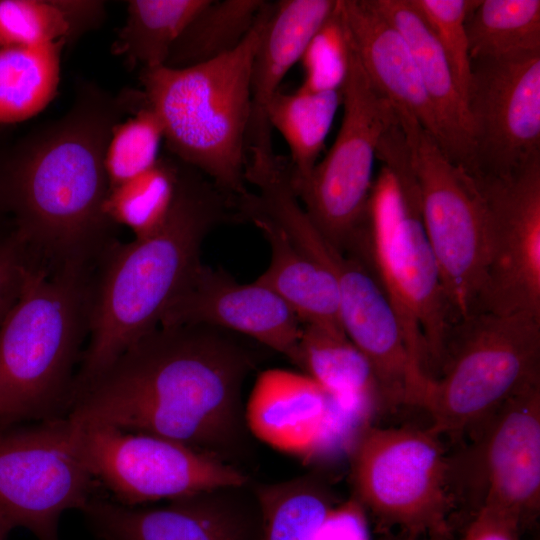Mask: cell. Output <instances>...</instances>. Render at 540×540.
Wrapping results in <instances>:
<instances>
[{"mask_svg": "<svg viewBox=\"0 0 540 540\" xmlns=\"http://www.w3.org/2000/svg\"><path fill=\"white\" fill-rule=\"evenodd\" d=\"M12 528L0 517V540H5Z\"/></svg>", "mask_w": 540, "mask_h": 540, "instance_id": "41", "label": "cell"}, {"mask_svg": "<svg viewBox=\"0 0 540 540\" xmlns=\"http://www.w3.org/2000/svg\"><path fill=\"white\" fill-rule=\"evenodd\" d=\"M69 27L67 45L98 28L105 19V2L99 0H56Z\"/></svg>", "mask_w": 540, "mask_h": 540, "instance_id": "39", "label": "cell"}, {"mask_svg": "<svg viewBox=\"0 0 540 540\" xmlns=\"http://www.w3.org/2000/svg\"><path fill=\"white\" fill-rule=\"evenodd\" d=\"M315 540H370L367 512L353 497L336 504Z\"/></svg>", "mask_w": 540, "mask_h": 540, "instance_id": "37", "label": "cell"}, {"mask_svg": "<svg viewBox=\"0 0 540 540\" xmlns=\"http://www.w3.org/2000/svg\"><path fill=\"white\" fill-rule=\"evenodd\" d=\"M368 220L349 252L370 268L394 307L415 365L441 367L454 320L421 216L418 184L399 123L381 138Z\"/></svg>", "mask_w": 540, "mask_h": 540, "instance_id": "4", "label": "cell"}, {"mask_svg": "<svg viewBox=\"0 0 540 540\" xmlns=\"http://www.w3.org/2000/svg\"><path fill=\"white\" fill-rule=\"evenodd\" d=\"M92 271L31 266L0 325V430L67 416L88 334Z\"/></svg>", "mask_w": 540, "mask_h": 540, "instance_id": "5", "label": "cell"}, {"mask_svg": "<svg viewBox=\"0 0 540 540\" xmlns=\"http://www.w3.org/2000/svg\"><path fill=\"white\" fill-rule=\"evenodd\" d=\"M162 123L148 105L115 124L106 147L104 166L109 189L147 171L160 158Z\"/></svg>", "mask_w": 540, "mask_h": 540, "instance_id": "32", "label": "cell"}, {"mask_svg": "<svg viewBox=\"0 0 540 540\" xmlns=\"http://www.w3.org/2000/svg\"><path fill=\"white\" fill-rule=\"evenodd\" d=\"M64 39L35 47L0 48V124L25 121L54 99Z\"/></svg>", "mask_w": 540, "mask_h": 540, "instance_id": "26", "label": "cell"}, {"mask_svg": "<svg viewBox=\"0 0 540 540\" xmlns=\"http://www.w3.org/2000/svg\"><path fill=\"white\" fill-rule=\"evenodd\" d=\"M540 315L479 312L451 330L442 374L422 409L435 434L480 427L512 396L540 381Z\"/></svg>", "mask_w": 540, "mask_h": 540, "instance_id": "7", "label": "cell"}, {"mask_svg": "<svg viewBox=\"0 0 540 540\" xmlns=\"http://www.w3.org/2000/svg\"><path fill=\"white\" fill-rule=\"evenodd\" d=\"M265 3L208 0L174 43L164 66L191 67L233 51L251 31Z\"/></svg>", "mask_w": 540, "mask_h": 540, "instance_id": "30", "label": "cell"}, {"mask_svg": "<svg viewBox=\"0 0 540 540\" xmlns=\"http://www.w3.org/2000/svg\"><path fill=\"white\" fill-rule=\"evenodd\" d=\"M271 2L233 51L186 67L142 69L147 105L158 115L172 156L233 200L243 196L251 112L250 73Z\"/></svg>", "mask_w": 540, "mask_h": 540, "instance_id": "6", "label": "cell"}, {"mask_svg": "<svg viewBox=\"0 0 540 540\" xmlns=\"http://www.w3.org/2000/svg\"><path fill=\"white\" fill-rule=\"evenodd\" d=\"M261 353L207 326H159L74 398L79 426H109L181 442L244 471L254 439L243 388Z\"/></svg>", "mask_w": 540, "mask_h": 540, "instance_id": "1", "label": "cell"}, {"mask_svg": "<svg viewBox=\"0 0 540 540\" xmlns=\"http://www.w3.org/2000/svg\"><path fill=\"white\" fill-rule=\"evenodd\" d=\"M346 36L376 89L399 117L418 122L438 143L440 132L411 51L372 0H338Z\"/></svg>", "mask_w": 540, "mask_h": 540, "instance_id": "21", "label": "cell"}, {"mask_svg": "<svg viewBox=\"0 0 540 540\" xmlns=\"http://www.w3.org/2000/svg\"><path fill=\"white\" fill-rule=\"evenodd\" d=\"M442 48L465 98L471 80L472 62L466 32L471 0H409Z\"/></svg>", "mask_w": 540, "mask_h": 540, "instance_id": "34", "label": "cell"}, {"mask_svg": "<svg viewBox=\"0 0 540 540\" xmlns=\"http://www.w3.org/2000/svg\"><path fill=\"white\" fill-rule=\"evenodd\" d=\"M471 62L540 53L539 0H477L466 17Z\"/></svg>", "mask_w": 540, "mask_h": 540, "instance_id": "27", "label": "cell"}, {"mask_svg": "<svg viewBox=\"0 0 540 540\" xmlns=\"http://www.w3.org/2000/svg\"><path fill=\"white\" fill-rule=\"evenodd\" d=\"M4 215H7V214H6V212H5L4 208H3V205H2L1 199H0V220L3 218ZM6 233H8V232H6ZM6 233H1L0 232V236L4 235Z\"/></svg>", "mask_w": 540, "mask_h": 540, "instance_id": "42", "label": "cell"}, {"mask_svg": "<svg viewBox=\"0 0 540 540\" xmlns=\"http://www.w3.org/2000/svg\"><path fill=\"white\" fill-rule=\"evenodd\" d=\"M208 0H130L112 51L142 69L164 66L170 50Z\"/></svg>", "mask_w": 540, "mask_h": 540, "instance_id": "29", "label": "cell"}, {"mask_svg": "<svg viewBox=\"0 0 540 540\" xmlns=\"http://www.w3.org/2000/svg\"><path fill=\"white\" fill-rule=\"evenodd\" d=\"M300 61L305 78L301 86L312 91H340L345 81L348 46L337 6L307 44Z\"/></svg>", "mask_w": 540, "mask_h": 540, "instance_id": "35", "label": "cell"}, {"mask_svg": "<svg viewBox=\"0 0 540 540\" xmlns=\"http://www.w3.org/2000/svg\"><path fill=\"white\" fill-rule=\"evenodd\" d=\"M466 104L471 176H506L540 158V53L472 61Z\"/></svg>", "mask_w": 540, "mask_h": 540, "instance_id": "14", "label": "cell"}, {"mask_svg": "<svg viewBox=\"0 0 540 540\" xmlns=\"http://www.w3.org/2000/svg\"><path fill=\"white\" fill-rule=\"evenodd\" d=\"M340 103L341 90L312 91L303 86L291 93L278 91L272 98L267 119L288 144L293 189L309 178L318 163Z\"/></svg>", "mask_w": 540, "mask_h": 540, "instance_id": "25", "label": "cell"}, {"mask_svg": "<svg viewBox=\"0 0 540 540\" xmlns=\"http://www.w3.org/2000/svg\"><path fill=\"white\" fill-rule=\"evenodd\" d=\"M522 526L509 515L480 506L462 540H520Z\"/></svg>", "mask_w": 540, "mask_h": 540, "instance_id": "38", "label": "cell"}, {"mask_svg": "<svg viewBox=\"0 0 540 540\" xmlns=\"http://www.w3.org/2000/svg\"><path fill=\"white\" fill-rule=\"evenodd\" d=\"M165 503L126 506L97 495L81 512L97 540H260L252 479Z\"/></svg>", "mask_w": 540, "mask_h": 540, "instance_id": "16", "label": "cell"}, {"mask_svg": "<svg viewBox=\"0 0 540 540\" xmlns=\"http://www.w3.org/2000/svg\"><path fill=\"white\" fill-rule=\"evenodd\" d=\"M200 325L247 337L297 364L302 322L270 288L202 264L163 315L162 327Z\"/></svg>", "mask_w": 540, "mask_h": 540, "instance_id": "18", "label": "cell"}, {"mask_svg": "<svg viewBox=\"0 0 540 540\" xmlns=\"http://www.w3.org/2000/svg\"><path fill=\"white\" fill-rule=\"evenodd\" d=\"M179 174V161L160 156L154 166L108 190L104 212L115 225L129 228L134 238L158 229L172 206Z\"/></svg>", "mask_w": 540, "mask_h": 540, "instance_id": "31", "label": "cell"}, {"mask_svg": "<svg viewBox=\"0 0 540 540\" xmlns=\"http://www.w3.org/2000/svg\"><path fill=\"white\" fill-rule=\"evenodd\" d=\"M254 439L303 461L349 452L366 421L303 372L266 369L245 401Z\"/></svg>", "mask_w": 540, "mask_h": 540, "instance_id": "17", "label": "cell"}, {"mask_svg": "<svg viewBox=\"0 0 540 540\" xmlns=\"http://www.w3.org/2000/svg\"><path fill=\"white\" fill-rule=\"evenodd\" d=\"M473 178L488 229L477 313L540 315V158L506 176Z\"/></svg>", "mask_w": 540, "mask_h": 540, "instance_id": "13", "label": "cell"}, {"mask_svg": "<svg viewBox=\"0 0 540 540\" xmlns=\"http://www.w3.org/2000/svg\"><path fill=\"white\" fill-rule=\"evenodd\" d=\"M430 429L367 426L350 451L354 496L407 536L450 533L452 469Z\"/></svg>", "mask_w": 540, "mask_h": 540, "instance_id": "9", "label": "cell"}, {"mask_svg": "<svg viewBox=\"0 0 540 540\" xmlns=\"http://www.w3.org/2000/svg\"><path fill=\"white\" fill-rule=\"evenodd\" d=\"M480 428V506L523 527L540 510V381L512 396Z\"/></svg>", "mask_w": 540, "mask_h": 540, "instance_id": "19", "label": "cell"}, {"mask_svg": "<svg viewBox=\"0 0 540 540\" xmlns=\"http://www.w3.org/2000/svg\"><path fill=\"white\" fill-rule=\"evenodd\" d=\"M238 216L251 221L269 246V263L256 279L277 294L302 324L342 329L339 291L332 272L304 252L269 217L248 208Z\"/></svg>", "mask_w": 540, "mask_h": 540, "instance_id": "23", "label": "cell"}, {"mask_svg": "<svg viewBox=\"0 0 540 540\" xmlns=\"http://www.w3.org/2000/svg\"><path fill=\"white\" fill-rule=\"evenodd\" d=\"M261 510L260 540H315L336 505L315 474L276 483H255Z\"/></svg>", "mask_w": 540, "mask_h": 540, "instance_id": "28", "label": "cell"}, {"mask_svg": "<svg viewBox=\"0 0 540 540\" xmlns=\"http://www.w3.org/2000/svg\"><path fill=\"white\" fill-rule=\"evenodd\" d=\"M398 118L418 184L423 226L455 324L478 311L488 252L484 202L474 178L418 122Z\"/></svg>", "mask_w": 540, "mask_h": 540, "instance_id": "10", "label": "cell"}, {"mask_svg": "<svg viewBox=\"0 0 540 540\" xmlns=\"http://www.w3.org/2000/svg\"><path fill=\"white\" fill-rule=\"evenodd\" d=\"M338 0H281L270 4L250 73L251 112L246 138L247 164L264 165L277 155L267 108L279 86Z\"/></svg>", "mask_w": 540, "mask_h": 540, "instance_id": "20", "label": "cell"}, {"mask_svg": "<svg viewBox=\"0 0 540 540\" xmlns=\"http://www.w3.org/2000/svg\"><path fill=\"white\" fill-rule=\"evenodd\" d=\"M346 40L348 62L341 88L344 112L339 132L309 178L293 189L314 227L343 253L354 247L366 226L377 148L398 122L393 105L372 84L347 36Z\"/></svg>", "mask_w": 540, "mask_h": 540, "instance_id": "8", "label": "cell"}, {"mask_svg": "<svg viewBox=\"0 0 540 540\" xmlns=\"http://www.w3.org/2000/svg\"><path fill=\"white\" fill-rule=\"evenodd\" d=\"M234 200L179 161L175 197L162 225L128 243L111 242L92 273L87 345L73 398L132 344L159 327L201 265L210 232L228 218Z\"/></svg>", "mask_w": 540, "mask_h": 540, "instance_id": "3", "label": "cell"}, {"mask_svg": "<svg viewBox=\"0 0 540 540\" xmlns=\"http://www.w3.org/2000/svg\"><path fill=\"white\" fill-rule=\"evenodd\" d=\"M79 428L93 476L109 498L126 506L172 501L252 479L247 471L181 442L109 426Z\"/></svg>", "mask_w": 540, "mask_h": 540, "instance_id": "12", "label": "cell"}, {"mask_svg": "<svg viewBox=\"0 0 540 540\" xmlns=\"http://www.w3.org/2000/svg\"><path fill=\"white\" fill-rule=\"evenodd\" d=\"M405 540H453L451 533L430 534L416 537H409Z\"/></svg>", "mask_w": 540, "mask_h": 540, "instance_id": "40", "label": "cell"}, {"mask_svg": "<svg viewBox=\"0 0 540 540\" xmlns=\"http://www.w3.org/2000/svg\"><path fill=\"white\" fill-rule=\"evenodd\" d=\"M34 260L11 230L0 236V325L21 294Z\"/></svg>", "mask_w": 540, "mask_h": 540, "instance_id": "36", "label": "cell"}, {"mask_svg": "<svg viewBox=\"0 0 540 540\" xmlns=\"http://www.w3.org/2000/svg\"><path fill=\"white\" fill-rule=\"evenodd\" d=\"M143 103L141 91L114 96L81 82L63 116L0 151V199L35 263L92 268L114 241L104 212L106 147L113 126Z\"/></svg>", "mask_w": 540, "mask_h": 540, "instance_id": "2", "label": "cell"}, {"mask_svg": "<svg viewBox=\"0 0 540 540\" xmlns=\"http://www.w3.org/2000/svg\"><path fill=\"white\" fill-rule=\"evenodd\" d=\"M404 37L439 127V146L468 173L472 162L471 122L450 64L432 31L409 0H372Z\"/></svg>", "mask_w": 540, "mask_h": 540, "instance_id": "22", "label": "cell"}, {"mask_svg": "<svg viewBox=\"0 0 540 540\" xmlns=\"http://www.w3.org/2000/svg\"><path fill=\"white\" fill-rule=\"evenodd\" d=\"M296 366L345 407L371 416L384 403L368 361L341 329L303 324Z\"/></svg>", "mask_w": 540, "mask_h": 540, "instance_id": "24", "label": "cell"}, {"mask_svg": "<svg viewBox=\"0 0 540 540\" xmlns=\"http://www.w3.org/2000/svg\"><path fill=\"white\" fill-rule=\"evenodd\" d=\"M311 255L336 279L341 327L368 361L384 403L422 408L432 378L415 365L398 315L370 268L326 240Z\"/></svg>", "mask_w": 540, "mask_h": 540, "instance_id": "15", "label": "cell"}, {"mask_svg": "<svg viewBox=\"0 0 540 540\" xmlns=\"http://www.w3.org/2000/svg\"><path fill=\"white\" fill-rule=\"evenodd\" d=\"M68 416L0 430V517L38 540H59L61 516L100 493Z\"/></svg>", "mask_w": 540, "mask_h": 540, "instance_id": "11", "label": "cell"}, {"mask_svg": "<svg viewBox=\"0 0 540 540\" xmlns=\"http://www.w3.org/2000/svg\"><path fill=\"white\" fill-rule=\"evenodd\" d=\"M69 27L56 0H0V48L35 47L64 39Z\"/></svg>", "mask_w": 540, "mask_h": 540, "instance_id": "33", "label": "cell"}]
</instances>
